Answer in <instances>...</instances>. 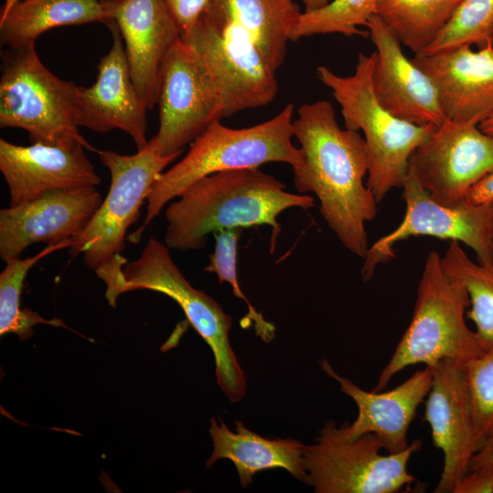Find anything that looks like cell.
Segmentation results:
<instances>
[{
    "mask_svg": "<svg viewBox=\"0 0 493 493\" xmlns=\"http://www.w3.org/2000/svg\"><path fill=\"white\" fill-rule=\"evenodd\" d=\"M276 177L258 168L218 172L190 184L166 208L164 244L170 249L198 250L207 236L229 228L271 227L270 253L281 232L283 211L314 206L309 195L291 194Z\"/></svg>",
    "mask_w": 493,
    "mask_h": 493,
    "instance_id": "7a4b0ae2",
    "label": "cell"
},
{
    "mask_svg": "<svg viewBox=\"0 0 493 493\" xmlns=\"http://www.w3.org/2000/svg\"><path fill=\"white\" fill-rule=\"evenodd\" d=\"M96 186L59 189L0 210V257L19 258L34 243L55 245L79 236L101 204Z\"/></svg>",
    "mask_w": 493,
    "mask_h": 493,
    "instance_id": "9a60e30c",
    "label": "cell"
},
{
    "mask_svg": "<svg viewBox=\"0 0 493 493\" xmlns=\"http://www.w3.org/2000/svg\"><path fill=\"white\" fill-rule=\"evenodd\" d=\"M491 201H493V170L470 188L463 203L470 205H482Z\"/></svg>",
    "mask_w": 493,
    "mask_h": 493,
    "instance_id": "836d02e7",
    "label": "cell"
},
{
    "mask_svg": "<svg viewBox=\"0 0 493 493\" xmlns=\"http://www.w3.org/2000/svg\"><path fill=\"white\" fill-rule=\"evenodd\" d=\"M79 87L54 75L35 45L1 50L0 127L27 131L31 143H80L98 152L79 131Z\"/></svg>",
    "mask_w": 493,
    "mask_h": 493,
    "instance_id": "52a82bcc",
    "label": "cell"
},
{
    "mask_svg": "<svg viewBox=\"0 0 493 493\" xmlns=\"http://www.w3.org/2000/svg\"><path fill=\"white\" fill-rule=\"evenodd\" d=\"M374 61L375 52H360L353 74L340 76L320 66L317 76L340 105L345 128L364 134L370 158L366 185L380 203L392 189L402 188L411 155L436 126L408 122L381 105L372 82Z\"/></svg>",
    "mask_w": 493,
    "mask_h": 493,
    "instance_id": "8992f818",
    "label": "cell"
},
{
    "mask_svg": "<svg viewBox=\"0 0 493 493\" xmlns=\"http://www.w3.org/2000/svg\"><path fill=\"white\" fill-rule=\"evenodd\" d=\"M297 114L292 130L301 163L292 170L294 185L317 196L320 214L341 245L364 258L370 247L365 226L379 204L364 184L370 166L364 138L340 127L329 100L305 103Z\"/></svg>",
    "mask_w": 493,
    "mask_h": 493,
    "instance_id": "6da1fadb",
    "label": "cell"
},
{
    "mask_svg": "<svg viewBox=\"0 0 493 493\" xmlns=\"http://www.w3.org/2000/svg\"><path fill=\"white\" fill-rule=\"evenodd\" d=\"M366 27L375 47L372 82L381 105L408 122L440 125L446 118L431 79L405 56L396 36L377 15Z\"/></svg>",
    "mask_w": 493,
    "mask_h": 493,
    "instance_id": "e0dca14e",
    "label": "cell"
},
{
    "mask_svg": "<svg viewBox=\"0 0 493 493\" xmlns=\"http://www.w3.org/2000/svg\"><path fill=\"white\" fill-rule=\"evenodd\" d=\"M422 447L414 440L397 453L382 454V442L372 434L355 439L344 435L342 425L329 421L314 444L305 446L307 484L317 493H396L411 489L416 478L408 471L412 456Z\"/></svg>",
    "mask_w": 493,
    "mask_h": 493,
    "instance_id": "ba28073f",
    "label": "cell"
},
{
    "mask_svg": "<svg viewBox=\"0 0 493 493\" xmlns=\"http://www.w3.org/2000/svg\"><path fill=\"white\" fill-rule=\"evenodd\" d=\"M402 189L404 218L396 228L369 247L362 267L364 281L372 278L379 265L394 257L393 246L398 242L412 236L457 241L472 249L477 261L490 264L488 204L445 205L433 199L409 170Z\"/></svg>",
    "mask_w": 493,
    "mask_h": 493,
    "instance_id": "4fadbf2b",
    "label": "cell"
},
{
    "mask_svg": "<svg viewBox=\"0 0 493 493\" xmlns=\"http://www.w3.org/2000/svg\"><path fill=\"white\" fill-rule=\"evenodd\" d=\"M106 26L111 33L112 44L99 61L94 84L79 87V124L96 132L121 130L141 150L149 142L147 108L133 84L119 27L112 20Z\"/></svg>",
    "mask_w": 493,
    "mask_h": 493,
    "instance_id": "ac0fdd59",
    "label": "cell"
},
{
    "mask_svg": "<svg viewBox=\"0 0 493 493\" xmlns=\"http://www.w3.org/2000/svg\"><path fill=\"white\" fill-rule=\"evenodd\" d=\"M320 364L323 372L339 383L341 391L357 405L356 419L351 425H342L347 438L355 439L372 434L387 453H397L409 446V427L431 389L433 373L430 367L425 366L416 371L391 390L368 392L338 374L326 359L320 360Z\"/></svg>",
    "mask_w": 493,
    "mask_h": 493,
    "instance_id": "44dd1931",
    "label": "cell"
},
{
    "mask_svg": "<svg viewBox=\"0 0 493 493\" xmlns=\"http://www.w3.org/2000/svg\"><path fill=\"white\" fill-rule=\"evenodd\" d=\"M182 37L194 50L217 92L224 118L275 100L276 71L241 30L202 15Z\"/></svg>",
    "mask_w": 493,
    "mask_h": 493,
    "instance_id": "30bf717a",
    "label": "cell"
},
{
    "mask_svg": "<svg viewBox=\"0 0 493 493\" xmlns=\"http://www.w3.org/2000/svg\"><path fill=\"white\" fill-rule=\"evenodd\" d=\"M462 0H377L376 15L414 55L424 52Z\"/></svg>",
    "mask_w": 493,
    "mask_h": 493,
    "instance_id": "d4e9b609",
    "label": "cell"
},
{
    "mask_svg": "<svg viewBox=\"0 0 493 493\" xmlns=\"http://www.w3.org/2000/svg\"><path fill=\"white\" fill-rule=\"evenodd\" d=\"M92 22L108 23L101 0H18L1 8L0 43L3 48L35 45L51 28Z\"/></svg>",
    "mask_w": 493,
    "mask_h": 493,
    "instance_id": "cb8c5ba5",
    "label": "cell"
},
{
    "mask_svg": "<svg viewBox=\"0 0 493 493\" xmlns=\"http://www.w3.org/2000/svg\"><path fill=\"white\" fill-rule=\"evenodd\" d=\"M73 239H68L55 245H47L33 257L16 258L6 262L0 274V334L15 333L21 341L29 339L33 327L44 323L54 327L69 329L59 319L46 320L38 313L28 309H21L20 296L26 277L33 266L47 255L62 248H69Z\"/></svg>",
    "mask_w": 493,
    "mask_h": 493,
    "instance_id": "4316f807",
    "label": "cell"
},
{
    "mask_svg": "<svg viewBox=\"0 0 493 493\" xmlns=\"http://www.w3.org/2000/svg\"><path fill=\"white\" fill-rule=\"evenodd\" d=\"M301 13L294 0H209L203 15L241 30L277 71Z\"/></svg>",
    "mask_w": 493,
    "mask_h": 493,
    "instance_id": "603a6c76",
    "label": "cell"
},
{
    "mask_svg": "<svg viewBox=\"0 0 493 493\" xmlns=\"http://www.w3.org/2000/svg\"><path fill=\"white\" fill-rule=\"evenodd\" d=\"M488 230L489 241L490 264L493 265V201L488 204Z\"/></svg>",
    "mask_w": 493,
    "mask_h": 493,
    "instance_id": "d590c367",
    "label": "cell"
},
{
    "mask_svg": "<svg viewBox=\"0 0 493 493\" xmlns=\"http://www.w3.org/2000/svg\"><path fill=\"white\" fill-rule=\"evenodd\" d=\"M169 250L151 237L137 259L127 264L121 256L97 268V276L106 285L105 298L113 308L121 294L137 289L160 292L173 299L213 351L217 384L230 402H238L246 393V381L229 341L232 318L212 297L190 284Z\"/></svg>",
    "mask_w": 493,
    "mask_h": 493,
    "instance_id": "3957f363",
    "label": "cell"
},
{
    "mask_svg": "<svg viewBox=\"0 0 493 493\" xmlns=\"http://www.w3.org/2000/svg\"><path fill=\"white\" fill-rule=\"evenodd\" d=\"M412 59L434 83L446 119L479 125L493 116V47L461 46Z\"/></svg>",
    "mask_w": 493,
    "mask_h": 493,
    "instance_id": "d6986e66",
    "label": "cell"
},
{
    "mask_svg": "<svg viewBox=\"0 0 493 493\" xmlns=\"http://www.w3.org/2000/svg\"><path fill=\"white\" fill-rule=\"evenodd\" d=\"M493 170V136L479 125L446 119L413 152L409 171L435 201L463 204L470 188Z\"/></svg>",
    "mask_w": 493,
    "mask_h": 493,
    "instance_id": "7c38bea8",
    "label": "cell"
},
{
    "mask_svg": "<svg viewBox=\"0 0 493 493\" xmlns=\"http://www.w3.org/2000/svg\"><path fill=\"white\" fill-rule=\"evenodd\" d=\"M493 34V0H462L447 24L422 53L461 46L483 47Z\"/></svg>",
    "mask_w": 493,
    "mask_h": 493,
    "instance_id": "f1b7e54d",
    "label": "cell"
},
{
    "mask_svg": "<svg viewBox=\"0 0 493 493\" xmlns=\"http://www.w3.org/2000/svg\"><path fill=\"white\" fill-rule=\"evenodd\" d=\"M490 45H491V46H492V47H493V34H492V36H491V39H490Z\"/></svg>",
    "mask_w": 493,
    "mask_h": 493,
    "instance_id": "ab89813d",
    "label": "cell"
},
{
    "mask_svg": "<svg viewBox=\"0 0 493 493\" xmlns=\"http://www.w3.org/2000/svg\"><path fill=\"white\" fill-rule=\"evenodd\" d=\"M84 145L31 143L23 146L0 139V171L8 185L10 205L59 189L97 186L100 177Z\"/></svg>",
    "mask_w": 493,
    "mask_h": 493,
    "instance_id": "ffe728a7",
    "label": "cell"
},
{
    "mask_svg": "<svg viewBox=\"0 0 493 493\" xmlns=\"http://www.w3.org/2000/svg\"><path fill=\"white\" fill-rule=\"evenodd\" d=\"M443 270L466 288L470 309L467 317L484 351H493V265L472 260L457 241H449L441 256Z\"/></svg>",
    "mask_w": 493,
    "mask_h": 493,
    "instance_id": "484cf974",
    "label": "cell"
},
{
    "mask_svg": "<svg viewBox=\"0 0 493 493\" xmlns=\"http://www.w3.org/2000/svg\"><path fill=\"white\" fill-rule=\"evenodd\" d=\"M430 368L433 380L425 400V420L435 446L443 454V468L434 492L453 493L485 440L475 424L465 366L443 360Z\"/></svg>",
    "mask_w": 493,
    "mask_h": 493,
    "instance_id": "5bb4252c",
    "label": "cell"
},
{
    "mask_svg": "<svg viewBox=\"0 0 493 493\" xmlns=\"http://www.w3.org/2000/svg\"><path fill=\"white\" fill-rule=\"evenodd\" d=\"M157 105L160 125L152 139L163 156L181 154L213 122L224 118L217 92L183 37L163 63Z\"/></svg>",
    "mask_w": 493,
    "mask_h": 493,
    "instance_id": "8fae6325",
    "label": "cell"
},
{
    "mask_svg": "<svg viewBox=\"0 0 493 493\" xmlns=\"http://www.w3.org/2000/svg\"><path fill=\"white\" fill-rule=\"evenodd\" d=\"M97 152L110 173L109 193L89 226L72 238L74 243L69 247L71 258L82 254L85 265L93 270L121 254L127 230L138 220L140 208L154 183L180 155H161L152 138L135 154L110 150Z\"/></svg>",
    "mask_w": 493,
    "mask_h": 493,
    "instance_id": "9c48e42d",
    "label": "cell"
},
{
    "mask_svg": "<svg viewBox=\"0 0 493 493\" xmlns=\"http://www.w3.org/2000/svg\"><path fill=\"white\" fill-rule=\"evenodd\" d=\"M116 23L137 92L147 110L157 105L163 63L182 37L165 0H101ZM107 25V24H106Z\"/></svg>",
    "mask_w": 493,
    "mask_h": 493,
    "instance_id": "2e32d148",
    "label": "cell"
},
{
    "mask_svg": "<svg viewBox=\"0 0 493 493\" xmlns=\"http://www.w3.org/2000/svg\"><path fill=\"white\" fill-rule=\"evenodd\" d=\"M305 6V12L314 11L326 5L330 0H301Z\"/></svg>",
    "mask_w": 493,
    "mask_h": 493,
    "instance_id": "8d00e7d4",
    "label": "cell"
},
{
    "mask_svg": "<svg viewBox=\"0 0 493 493\" xmlns=\"http://www.w3.org/2000/svg\"><path fill=\"white\" fill-rule=\"evenodd\" d=\"M294 105L288 103L275 117L257 125L233 129L213 122L190 145L186 155L163 173L147 197L142 225L129 236L139 243L145 228L163 206L197 180L230 170L256 169L267 163H285L292 170L301 163V152L292 143Z\"/></svg>",
    "mask_w": 493,
    "mask_h": 493,
    "instance_id": "277c9868",
    "label": "cell"
},
{
    "mask_svg": "<svg viewBox=\"0 0 493 493\" xmlns=\"http://www.w3.org/2000/svg\"><path fill=\"white\" fill-rule=\"evenodd\" d=\"M377 0H333L314 11L302 12L294 26L290 41L315 35L341 34L369 37L359 26H367L376 15Z\"/></svg>",
    "mask_w": 493,
    "mask_h": 493,
    "instance_id": "83f0119b",
    "label": "cell"
},
{
    "mask_svg": "<svg viewBox=\"0 0 493 493\" xmlns=\"http://www.w3.org/2000/svg\"><path fill=\"white\" fill-rule=\"evenodd\" d=\"M242 232L243 228H229L214 233L215 248L213 253L208 256L209 263L204 270L215 273L219 284L227 282L231 286L234 295L246 302L248 309L246 318L251 319L256 335L263 341L270 342L276 335L275 325L266 320L263 315L249 302L242 291L237 278V248Z\"/></svg>",
    "mask_w": 493,
    "mask_h": 493,
    "instance_id": "f546056e",
    "label": "cell"
},
{
    "mask_svg": "<svg viewBox=\"0 0 493 493\" xmlns=\"http://www.w3.org/2000/svg\"><path fill=\"white\" fill-rule=\"evenodd\" d=\"M453 493H493V466L468 470Z\"/></svg>",
    "mask_w": 493,
    "mask_h": 493,
    "instance_id": "d6a6232c",
    "label": "cell"
},
{
    "mask_svg": "<svg viewBox=\"0 0 493 493\" xmlns=\"http://www.w3.org/2000/svg\"><path fill=\"white\" fill-rule=\"evenodd\" d=\"M479 127L484 132L493 136V116L479 124Z\"/></svg>",
    "mask_w": 493,
    "mask_h": 493,
    "instance_id": "74e56055",
    "label": "cell"
},
{
    "mask_svg": "<svg viewBox=\"0 0 493 493\" xmlns=\"http://www.w3.org/2000/svg\"><path fill=\"white\" fill-rule=\"evenodd\" d=\"M16 1H18V0H5L4 5H3L2 7L3 8L8 7L11 5H13L14 3H16Z\"/></svg>",
    "mask_w": 493,
    "mask_h": 493,
    "instance_id": "f35d334b",
    "label": "cell"
},
{
    "mask_svg": "<svg viewBox=\"0 0 493 493\" xmlns=\"http://www.w3.org/2000/svg\"><path fill=\"white\" fill-rule=\"evenodd\" d=\"M165 2L184 37L203 15L209 0H165Z\"/></svg>",
    "mask_w": 493,
    "mask_h": 493,
    "instance_id": "1f68e13d",
    "label": "cell"
},
{
    "mask_svg": "<svg viewBox=\"0 0 493 493\" xmlns=\"http://www.w3.org/2000/svg\"><path fill=\"white\" fill-rule=\"evenodd\" d=\"M469 299L465 286L442 268L436 251L427 255L417 288L411 321L372 391H382L405 368L432 367L443 360L464 366L484 352L467 323Z\"/></svg>",
    "mask_w": 493,
    "mask_h": 493,
    "instance_id": "5b68a950",
    "label": "cell"
},
{
    "mask_svg": "<svg viewBox=\"0 0 493 493\" xmlns=\"http://www.w3.org/2000/svg\"><path fill=\"white\" fill-rule=\"evenodd\" d=\"M209 433L214 450L205 467H211L219 459H228L235 465L239 482L246 488L254 476L263 470L283 468L307 484L303 465L304 445L293 439H267L249 429L240 421L235 432L220 420H210Z\"/></svg>",
    "mask_w": 493,
    "mask_h": 493,
    "instance_id": "7402d4cb",
    "label": "cell"
},
{
    "mask_svg": "<svg viewBox=\"0 0 493 493\" xmlns=\"http://www.w3.org/2000/svg\"><path fill=\"white\" fill-rule=\"evenodd\" d=\"M465 373L475 424L486 442L493 435V351L468 362Z\"/></svg>",
    "mask_w": 493,
    "mask_h": 493,
    "instance_id": "4dcf8cb0",
    "label": "cell"
},
{
    "mask_svg": "<svg viewBox=\"0 0 493 493\" xmlns=\"http://www.w3.org/2000/svg\"><path fill=\"white\" fill-rule=\"evenodd\" d=\"M493 466V435L489 436L481 448L471 459L468 470Z\"/></svg>",
    "mask_w": 493,
    "mask_h": 493,
    "instance_id": "e575fe53",
    "label": "cell"
}]
</instances>
